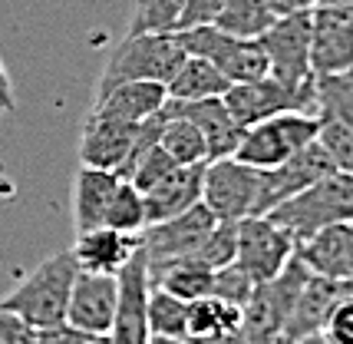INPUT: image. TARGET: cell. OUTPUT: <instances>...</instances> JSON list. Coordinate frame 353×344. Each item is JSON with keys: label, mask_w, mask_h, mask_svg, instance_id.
<instances>
[{"label": "cell", "mask_w": 353, "mask_h": 344, "mask_svg": "<svg viewBox=\"0 0 353 344\" xmlns=\"http://www.w3.org/2000/svg\"><path fill=\"white\" fill-rule=\"evenodd\" d=\"M77 275L79 265L73 251H57L33 268L10 295L0 298V305L7 312L20 314L37 331L57 328L66 321V305H70V292H73Z\"/></svg>", "instance_id": "1"}, {"label": "cell", "mask_w": 353, "mask_h": 344, "mask_svg": "<svg viewBox=\"0 0 353 344\" xmlns=\"http://www.w3.org/2000/svg\"><path fill=\"white\" fill-rule=\"evenodd\" d=\"M185 50L179 33H125V40L109 53L106 66L96 83V96L109 93L123 83H169L175 70L185 63Z\"/></svg>", "instance_id": "2"}, {"label": "cell", "mask_w": 353, "mask_h": 344, "mask_svg": "<svg viewBox=\"0 0 353 344\" xmlns=\"http://www.w3.org/2000/svg\"><path fill=\"white\" fill-rule=\"evenodd\" d=\"M271 219L291 235L297 245L310 242L314 235L334 229L340 222L353 219V175L350 172H330L327 179L297 192L294 199L281 202Z\"/></svg>", "instance_id": "3"}, {"label": "cell", "mask_w": 353, "mask_h": 344, "mask_svg": "<svg viewBox=\"0 0 353 344\" xmlns=\"http://www.w3.org/2000/svg\"><path fill=\"white\" fill-rule=\"evenodd\" d=\"M307 278L310 268L294 255L277 278L254 285L251 298L241 308V344H281L284 325Z\"/></svg>", "instance_id": "4"}, {"label": "cell", "mask_w": 353, "mask_h": 344, "mask_svg": "<svg viewBox=\"0 0 353 344\" xmlns=\"http://www.w3.org/2000/svg\"><path fill=\"white\" fill-rule=\"evenodd\" d=\"M221 99L234 116V123L241 129H251L281 113H317V79L294 86L268 73L254 83H231V90Z\"/></svg>", "instance_id": "5"}, {"label": "cell", "mask_w": 353, "mask_h": 344, "mask_svg": "<svg viewBox=\"0 0 353 344\" xmlns=\"http://www.w3.org/2000/svg\"><path fill=\"white\" fill-rule=\"evenodd\" d=\"M317 129L321 126L314 113H281L274 120H264L245 129L241 146L234 149V159L254 169H274L297 156L301 149H307L310 142H317Z\"/></svg>", "instance_id": "6"}, {"label": "cell", "mask_w": 353, "mask_h": 344, "mask_svg": "<svg viewBox=\"0 0 353 344\" xmlns=\"http://www.w3.org/2000/svg\"><path fill=\"white\" fill-rule=\"evenodd\" d=\"M317 142L340 172L353 175V70L317 77Z\"/></svg>", "instance_id": "7"}, {"label": "cell", "mask_w": 353, "mask_h": 344, "mask_svg": "<svg viewBox=\"0 0 353 344\" xmlns=\"http://www.w3.org/2000/svg\"><path fill=\"white\" fill-rule=\"evenodd\" d=\"M258 182H261V169L245 166V162H238L234 156L212 159V162H205L201 205H205L218 222L238 225L241 219L254 216Z\"/></svg>", "instance_id": "8"}, {"label": "cell", "mask_w": 353, "mask_h": 344, "mask_svg": "<svg viewBox=\"0 0 353 344\" xmlns=\"http://www.w3.org/2000/svg\"><path fill=\"white\" fill-rule=\"evenodd\" d=\"M179 37L192 57H205L208 63H215L231 83H254L271 73L268 53L258 40H241L221 33L218 27H192V30H179Z\"/></svg>", "instance_id": "9"}, {"label": "cell", "mask_w": 353, "mask_h": 344, "mask_svg": "<svg viewBox=\"0 0 353 344\" xmlns=\"http://www.w3.org/2000/svg\"><path fill=\"white\" fill-rule=\"evenodd\" d=\"M297 255V242L271 216H248L238 222V249L234 262L251 275L254 285L277 278Z\"/></svg>", "instance_id": "10"}, {"label": "cell", "mask_w": 353, "mask_h": 344, "mask_svg": "<svg viewBox=\"0 0 353 344\" xmlns=\"http://www.w3.org/2000/svg\"><path fill=\"white\" fill-rule=\"evenodd\" d=\"M215 225H218V219L201 202L169 222L149 225L142 232V251H145V265H149V282H152L159 271H165L169 265L188 258L208 238V232Z\"/></svg>", "instance_id": "11"}, {"label": "cell", "mask_w": 353, "mask_h": 344, "mask_svg": "<svg viewBox=\"0 0 353 344\" xmlns=\"http://www.w3.org/2000/svg\"><path fill=\"white\" fill-rule=\"evenodd\" d=\"M330 172H337L334 159L323 153L321 142H310L307 149H301L297 156L281 162L274 169H261V182H258V199H254V216H271L281 202L294 199L297 192L307 186L327 179Z\"/></svg>", "instance_id": "12"}, {"label": "cell", "mask_w": 353, "mask_h": 344, "mask_svg": "<svg viewBox=\"0 0 353 344\" xmlns=\"http://www.w3.org/2000/svg\"><path fill=\"white\" fill-rule=\"evenodd\" d=\"M314 77L353 70V3H321L310 10Z\"/></svg>", "instance_id": "13"}, {"label": "cell", "mask_w": 353, "mask_h": 344, "mask_svg": "<svg viewBox=\"0 0 353 344\" xmlns=\"http://www.w3.org/2000/svg\"><path fill=\"white\" fill-rule=\"evenodd\" d=\"M268 53V70L271 77L304 86L314 83V66H310V14L277 17L258 40Z\"/></svg>", "instance_id": "14"}, {"label": "cell", "mask_w": 353, "mask_h": 344, "mask_svg": "<svg viewBox=\"0 0 353 344\" xmlns=\"http://www.w3.org/2000/svg\"><path fill=\"white\" fill-rule=\"evenodd\" d=\"M116 278H119V301H116V318H112L109 341L152 344V331H149V292H152V282H149V265H145L142 245Z\"/></svg>", "instance_id": "15"}, {"label": "cell", "mask_w": 353, "mask_h": 344, "mask_svg": "<svg viewBox=\"0 0 353 344\" xmlns=\"http://www.w3.org/2000/svg\"><path fill=\"white\" fill-rule=\"evenodd\" d=\"M116 301H119V278L116 275H96V271H79L70 305H66V325H73L83 334H109L112 318H116Z\"/></svg>", "instance_id": "16"}, {"label": "cell", "mask_w": 353, "mask_h": 344, "mask_svg": "<svg viewBox=\"0 0 353 344\" xmlns=\"http://www.w3.org/2000/svg\"><path fill=\"white\" fill-rule=\"evenodd\" d=\"M350 288H353V282H337V278H323V275L310 271V278L304 282L301 295L294 301L291 318L284 325L281 344H307L310 338H321V328H323V321H327V314H330V308Z\"/></svg>", "instance_id": "17"}, {"label": "cell", "mask_w": 353, "mask_h": 344, "mask_svg": "<svg viewBox=\"0 0 353 344\" xmlns=\"http://www.w3.org/2000/svg\"><path fill=\"white\" fill-rule=\"evenodd\" d=\"M139 126L90 110L86 123H83V133H79V166L119 172L123 162L129 159V153H132Z\"/></svg>", "instance_id": "18"}, {"label": "cell", "mask_w": 353, "mask_h": 344, "mask_svg": "<svg viewBox=\"0 0 353 344\" xmlns=\"http://www.w3.org/2000/svg\"><path fill=\"white\" fill-rule=\"evenodd\" d=\"M165 110L199 126V133L205 136V146H208V162H212V159L234 156V149L241 146L245 129L234 123V116L228 113L221 96H218V99H195V103L165 99Z\"/></svg>", "instance_id": "19"}, {"label": "cell", "mask_w": 353, "mask_h": 344, "mask_svg": "<svg viewBox=\"0 0 353 344\" xmlns=\"http://www.w3.org/2000/svg\"><path fill=\"white\" fill-rule=\"evenodd\" d=\"M201 179H205V166H179L169 172L162 182H155L152 189L142 192L145 202V222L159 225L169 222L175 216H182L188 209H195L201 202ZM145 225V229H149Z\"/></svg>", "instance_id": "20"}, {"label": "cell", "mask_w": 353, "mask_h": 344, "mask_svg": "<svg viewBox=\"0 0 353 344\" xmlns=\"http://www.w3.org/2000/svg\"><path fill=\"white\" fill-rule=\"evenodd\" d=\"M142 245V235H123L116 229H90V232H77L73 242V258H77L79 271H96V275H119L125 262L136 255Z\"/></svg>", "instance_id": "21"}, {"label": "cell", "mask_w": 353, "mask_h": 344, "mask_svg": "<svg viewBox=\"0 0 353 344\" xmlns=\"http://www.w3.org/2000/svg\"><path fill=\"white\" fill-rule=\"evenodd\" d=\"M297 258L323 278L353 282V219L340 222L327 232L314 235L310 242L297 245Z\"/></svg>", "instance_id": "22"}, {"label": "cell", "mask_w": 353, "mask_h": 344, "mask_svg": "<svg viewBox=\"0 0 353 344\" xmlns=\"http://www.w3.org/2000/svg\"><path fill=\"white\" fill-rule=\"evenodd\" d=\"M165 83H149V79H139V83H123V86H112L109 93L92 96V113H103L112 120H123V123H145L152 120L155 113L165 106Z\"/></svg>", "instance_id": "23"}, {"label": "cell", "mask_w": 353, "mask_h": 344, "mask_svg": "<svg viewBox=\"0 0 353 344\" xmlns=\"http://www.w3.org/2000/svg\"><path fill=\"white\" fill-rule=\"evenodd\" d=\"M119 182L123 179L116 172L79 166V172L73 175V229L77 232H90L106 222V209Z\"/></svg>", "instance_id": "24"}, {"label": "cell", "mask_w": 353, "mask_h": 344, "mask_svg": "<svg viewBox=\"0 0 353 344\" xmlns=\"http://www.w3.org/2000/svg\"><path fill=\"white\" fill-rule=\"evenodd\" d=\"M231 90V79L218 70L215 63H208L205 57H185V63L175 70V77L165 83L169 99L179 103H195V99H218Z\"/></svg>", "instance_id": "25"}, {"label": "cell", "mask_w": 353, "mask_h": 344, "mask_svg": "<svg viewBox=\"0 0 353 344\" xmlns=\"http://www.w3.org/2000/svg\"><path fill=\"white\" fill-rule=\"evenodd\" d=\"M221 334H241V308L215 295L192 301L185 338H221Z\"/></svg>", "instance_id": "26"}, {"label": "cell", "mask_w": 353, "mask_h": 344, "mask_svg": "<svg viewBox=\"0 0 353 344\" xmlns=\"http://www.w3.org/2000/svg\"><path fill=\"white\" fill-rule=\"evenodd\" d=\"M274 20V10L264 0H225V7L212 27L231 33V37H241V40H261Z\"/></svg>", "instance_id": "27"}, {"label": "cell", "mask_w": 353, "mask_h": 344, "mask_svg": "<svg viewBox=\"0 0 353 344\" xmlns=\"http://www.w3.org/2000/svg\"><path fill=\"white\" fill-rule=\"evenodd\" d=\"M159 146H162L179 166H205V162H208V146H205V136L199 133V126L182 120V116H175V113H169V110H165V123H162Z\"/></svg>", "instance_id": "28"}, {"label": "cell", "mask_w": 353, "mask_h": 344, "mask_svg": "<svg viewBox=\"0 0 353 344\" xmlns=\"http://www.w3.org/2000/svg\"><path fill=\"white\" fill-rule=\"evenodd\" d=\"M212 278H215V271L199 265V262H175V265H169L165 271H159L152 278V285L192 305V301H199V298L212 295Z\"/></svg>", "instance_id": "29"}, {"label": "cell", "mask_w": 353, "mask_h": 344, "mask_svg": "<svg viewBox=\"0 0 353 344\" xmlns=\"http://www.w3.org/2000/svg\"><path fill=\"white\" fill-rule=\"evenodd\" d=\"M149 331H152V338L185 341V331H188V301H182V298H175L152 285V292H149Z\"/></svg>", "instance_id": "30"}, {"label": "cell", "mask_w": 353, "mask_h": 344, "mask_svg": "<svg viewBox=\"0 0 353 344\" xmlns=\"http://www.w3.org/2000/svg\"><path fill=\"white\" fill-rule=\"evenodd\" d=\"M106 229H116L123 235H142L145 232V202H142V192H139L132 182H119L116 186V195L106 209Z\"/></svg>", "instance_id": "31"}, {"label": "cell", "mask_w": 353, "mask_h": 344, "mask_svg": "<svg viewBox=\"0 0 353 344\" xmlns=\"http://www.w3.org/2000/svg\"><path fill=\"white\" fill-rule=\"evenodd\" d=\"M185 0H136L129 14V33H179Z\"/></svg>", "instance_id": "32"}, {"label": "cell", "mask_w": 353, "mask_h": 344, "mask_svg": "<svg viewBox=\"0 0 353 344\" xmlns=\"http://www.w3.org/2000/svg\"><path fill=\"white\" fill-rule=\"evenodd\" d=\"M234 249H238V225L218 222L215 229L208 232V238H205L188 258H182V262H199V265L218 271V268H225L234 262Z\"/></svg>", "instance_id": "33"}, {"label": "cell", "mask_w": 353, "mask_h": 344, "mask_svg": "<svg viewBox=\"0 0 353 344\" xmlns=\"http://www.w3.org/2000/svg\"><path fill=\"white\" fill-rule=\"evenodd\" d=\"M175 169H179V162L155 142L152 149H145V153L132 162V169H129V175H125V182H132L139 192H145V189H152L155 182H162V179Z\"/></svg>", "instance_id": "34"}, {"label": "cell", "mask_w": 353, "mask_h": 344, "mask_svg": "<svg viewBox=\"0 0 353 344\" xmlns=\"http://www.w3.org/2000/svg\"><path fill=\"white\" fill-rule=\"evenodd\" d=\"M251 292H254V282H251V275H248L238 262L218 268L215 278H212V295L221 298V301H228V305H238V308H245V301L251 298Z\"/></svg>", "instance_id": "35"}, {"label": "cell", "mask_w": 353, "mask_h": 344, "mask_svg": "<svg viewBox=\"0 0 353 344\" xmlns=\"http://www.w3.org/2000/svg\"><path fill=\"white\" fill-rule=\"evenodd\" d=\"M323 344H353V288L330 308L321 328Z\"/></svg>", "instance_id": "36"}, {"label": "cell", "mask_w": 353, "mask_h": 344, "mask_svg": "<svg viewBox=\"0 0 353 344\" xmlns=\"http://www.w3.org/2000/svg\"><path fill=\"white\" fill-rule=\"evenodd\" d=\"M225 0H185V10L179 17V30H192V27H212L215 17L221 14Z\"/></svg>", "instance_id": "37"}, {"label": "cell", "mask_w": 353, "mask_h": 344, "mask_svg": "<svg viewBox=\"0 0 353 344\" xmlns=\"http://www.w3.org/2000/svg\"><path fill=\"white\" fill-rule=\"evenodd\" d=\"M0 344H37V328L0 305Z\"/></svg>", "instance_id": "38"}, {"label": "cell", "mask_w": 353, "mask_h": 344, "mask_svg": "<svg viewBox=\"0 0 353 344\" xmlns=\"http://www.w3.org/2000/svg\"><path fill=\"white\" fill-rule=\"evenodd\" d=\"M86 338H92V334H83V331H77L66 321L57 325V328L37 331V344H86Z\"/></svg>", "instance_id": "39"}, {"label": "cell", "mask_w": 353, "mask_h": 344, "mask_svg": "<svg viewBox=\"0 0 353 344\" xmlns=\"http://www.w3.org/2000/svg\"><path fill=\"white\" fill-rule=\"evenodd\" d=\"M271 10H274V17H291V14H310L321 0H264Z\"/></svg>", "instance_id": "40"}, {"label": "cell", "mask_w": 353, "mask_h": 344, "mask_svg": "<svg viewBox=\"0 0 353 344\" xmlns=\"http://www.w3.org/2000/svg\"><path fill=\"white\" fill-rule=\"evenodd\" d=\"M17 106V96H14V83H10V73H7V66L0 60V110L10 113Z\"/></svg>", "instance_id": "41"}, {"label": "cell", "mask_w": 353, "mask_h": 344, "mask_svg": "<svg viewBox=\"0 0 353 344\" xmlns=\"http://www.w3.org/2000/svg\"><path fill=\"white\" fill-rule=\"evenodd\" d=\"M182 344H241V334H221V338H185Z\"/></svg>", "instance_id": "42"}, {"label": "cell", "mask_w": 353, "mask_h": 344, "mask_svg": "<svg viewBox=\"0 0 353 344\" xmlns=\"http://www.w3.org/2000/svg\"><path fill=\"white\" fill-rule=\"evenodd\" d=\"M86 344H112V341H109V334H99V338H86Z\"/></svg>", "instance_id": "43"}, {"label": "cell", "mask_w": 353, "mask_h": 344, "mask_svg": "<svg viewBox=\"0 0 353 344\" xmlns=\"http://www.w3.org/2000/svg\"><path fill=\"white\" fill-rule=\"evenodd\" d=\"M321 3H353V0H321ZM321 3H317V7H321Z\"/></svg>", "instance_id": "44"}, {"label": "cell", "mask_w": 353, "mask_h": 344, "mask_svg": "<svg viewBox=\"0 0 353 344\" xmlns=\"http://www.w3.org/2000/svg\"><path fill=\"white\" fill-rule=\"evenodd\" d=\"M307 344H323V341H321V338H310V341H307Z\"/></svg>", "instance_id": "45"}, {"label": "cell", "mask_w": 353, "mask_h": 344, "mask_svg": "<svg viewBox=\"0 0 353 344\" xmlns=\"http://www.w3.org/2000/svg\"><path fill=\"white\" fill-rule=\"evenodd\" d=\"M0 116H3V110H0Z\"/></svg>", "instance_id": "46"}]
</instances>
